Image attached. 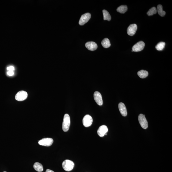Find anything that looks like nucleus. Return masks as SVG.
I'll return each mask as SVG.
<instances>
[{
	"mask_svg": "<svg viewBox=\"0 0 172 172\" xmlns=\"http://www.w3.org/2000/svg\"><path fill=\"white\" fill-rule=\"evenodd\" d=\"M53 141V139L51 138H44L39 141L38 143L40 145L49 147L52 145Z\"/></svg>",
	"mask_w": 172,
	"mask_h": 172,
	"instance_id": "423d86ee",
	"label": "nucleus"
},
{
	"mask_svg": "<svg viewBox=\"0 0 172 172\" xmlns=\"http://www.w3.org/2000/svg\"><path fill=\"white\" fill-rule=\"evenodd\" d=\"M128 10V7L126 5H122L117 9V11L119 13L124 14Z\"/></svg>",
	"mask_w": 172,
	"mask_h": 172,
	"instance_id": "a211bd4d",
	"label": "nucleus"
},
{
	"mask_svg": "<svg viewBox=\"0 0 172 172\" xmlns=\"http://www.w3.org/2000/svg\"><path fill=\"white\" fill-rule=\"evenodd\" d=\"M157 12L159 15L163 17L166 14V12L163 10V8L162 5H159L157 6Z\"/></svg>",
	"mask_w": 172,
	"mask_h": 172,
	"instance_id": "f3484780",
	"label": "nucleus"
},
{
	"mask_svg": "<svg viewBox=\"0 0 172 172\" xmlns=\"http://www.w3.org/2000/svg\"><path fill=\"white\" fill-rule=\"evenodd\" d=\"M70 124V118L69 115L66 114L63 118L62 128L64 132H67L69 129Z\"/></svg>",
	"mask_w": 172,
	"mask_h": 172,
	"instance_id": "f257e3e1",
	"label": "nucleus"
},
{
	"mask_svg": "<svg viewBox=\"0 0 172 172\" xmlns=\"http://www.w3.org/2000/svg\"><path fill=\"white\" fill-rule=\"evenodd\" d=\"M91 15L90 13H87L83 15L79 20V24L80 25H83L87 23L90 20Z\"/></svg>",
	"mask_w": 172,
	"mask_h": 172,
	"instance_id": "6e6552de",
	"label": "nucleus"
},
{
	"mask_svg": "<svg viewBox=\"0 0 172 172\" xmlns=\"http://www.w3.org/2000/svg\"><path fill=\"white\" fill-rule=\"evenodd\" d=\"M34 168L36 171L41 172L43 171V169L42 165L39 162H36L34 163L33 166Z\"/></svg>",
	"mask_w": 172,
	"mask_h": 172,
	"instance_id": "4468645a",
	"label": "nucleus"
},
{
	"mask_svg": "<svg viewBox=\"0 0 172 172\" xmlns=\"http://www.w3.org/2000/svg\"><path fill=\"white\" fill-rule=\"evenodd\" d=\"M28 96V93L24 91H21L16 94L15 98L17 101H22L26 99Z\"/></svg>",
	"mask_w": 172,
	"mask_h": 172,
	"instance_id": "20e7f679",
	"label": "nucleus"
},
{
	"mask_svg": "<svg viewBox=\"0 0 172 172\" xmlns=\"http://www.w3.org/2000/svg\"><path fill=\"white\" fill-rule=\"evenodd\" d=\"M166 43L164 42H160L158 43L155 47L156 49L158 51H162L164 48Z\"/></svg>",
	"mask_w": 172,
	"mask_h": 172,
	"instance_id": "aec40b11",
	"label": "nucleus"
},
{
	"mask_svg": "<svg viewBox=\"0 0 172 172\" xmlns=\"http://www.w3.org/2000/svg\"><path fill=\"white\" fill-rule=\"evenodd\" d=\"M7 75L9 76H13L14 74V72L12 71H9L7 72Z\"/></svg>",
	"mask_w": 172,
	"mask_h": 172,
	"instance_id": "5701e85b",
	"label": "nucleus"
},
{
	"mask_svg": "<svg viewBox=\"0 0 172 172\" xmlns=\"http://www.w3.org/2000/svg\"><path fill=\"white\" fill-rule=\"evenodd\" d=\"M93 96L95 101L97 105L100 106L102 105L103 104V101L101 93L98 92L96 91L94 92Z\"/></svg>",
	"mask_w": 172,
	"mask_h": 172,
	"instance_id": "1a4fd4ad",
	"label": "nucleus"
},
{
	"mask_svg": "<svg viewBox=\"0 0 172 172\" xmlns=\"http://www.w3.org/2000/svg\"><path fill=\"white\" fill-rule=\"evenodd\" d=\"M138 120L139 124L142 128L144 129H147L148 127V124L145 115L142 114L139 115Z\"/></svg>",
	"mask_w": 172,
	"mask_h": 172,
	"instance_id": "7ed1b4c3",
	"label": "nucleus"
},
{
	"mask_svg": "<svg viewBox=\"0 0 172 172\" xmlns=\"http://www.w3.org/2000/svg\"><path fill=\"white\" fill-rule=\"evenodd\" d=\"M101 44L102 46L105 48H109L111 46V43L109 39L105 38L101 42Z\"/></svg>",
	"mask_w": 172,
	"mask_h": 172,
	"instance_id": "2eb2a0df",
	"label": "nucleus"
},
{
	"mask_svg": "<svg viewBox=\"0 0 172 172\" xmlns=\"http://www.w3.org/2000/svg\"><path fill=\"white\" fill-rule=\"evenodd\" d=\"M85 46L88 50L92 51H95L97 48L96 43L93 42H87L85 44Z\"/></svg>",
	"mask_w": 172,
	"mask_h": 172,
	"instance_id": "f8f14e48",
	"label": "nucleus"
},
{
	"mask_svg": "<svg viewBox=\"0 0 172 172\" xmlns=\"http://www.w3.org/2000/svg\"><path fill=\"white\" fill-rule=\"evenodd\" d=\"M108 128L106 126L103 125L101 126L97 130V134L99 136L101 137H103L105 135V134L108 132Z\"/></svg>",
	"mask_w": 172,
	"mask_h": 172,
	"instance_id": "9b49d317",
	"label": "nucleus"
},
{
	"mask_svg": "<svg viewBox=\"0 0 172 172\" xmlns=\"http://www.w3.org/2000/svg\"><path fill=\"white\" fill-rule=\"evenodd\" d=\"M93 122V118L90 115H86L83 119V125L86 127L90 126L91 125Z\"/></svg>",
	"mask_w": 172,
	"mask_h": 172,
	"instance_id": "0eeeda50",
	"label": "nucleus"
},
{
	"mask_svg": "<svg viewBox=\"0 0 172 172\" xmlns=\"http://www.w3.org/2000/svg\"><path fill=\"white\" fill-rule=\"evenodd\" d=\"M46 172H54V171H52V170H50V169H47V170H46Z\"/></svg>",
	"mask_w": 172,
	"mask_h": 172,
	"instance_id": "b1692460",
	"label": "nucleus"
},
{
	"mask_svg": "<svg viewBox=\"0 0 172 172\" xmlns=\"http://www.w3.org/2000/svg\"><path fill=\"white\" fill-rule=\"evenodd\" d=\"M6 172V171H4V172Z\"/></svg>",
	"mask_w": 172,
	"mask_h": 172,
	"instance_id": "393cba45",
	"label": "nucleus"
},
{
	"mask_svg": "<svg viewBox=\"0 0 172 172\" xmlns=\"http://www.w3.org/2000/svg\"><path fill=\"white\" fill-rule=\"evenodd\" d=\"M118 107L121 114L124 116H126L127 115V108L124 104L123 103H119Z\"/></svg>",
	"mask_w": 172,
	"mask_h": 172,
	"instance_id": "ddd939ff",
	"label": "nucleus"
},
{
	"mask_svg": "<svg viewBox=\"0 0 172 172\" xmlns=\"http://www.w3.org/2000/svg\"><path fill=\"white\" fill-rule=\"evenodd\" d=\"M62 166L63 169L65 171H70L73 169L74 163L72 161L69 160H66L63 162Z\"/></svg>",
	"mask_w": 172,
	"mask_h": 172,
	"instance_id": "f03ea898",
	"label": "nucleus"
},
{
	"mask_svg": "<svg viewBox=\"0 0 172 172\" xmlns=\"http://www.w3.org/2000/svg\"><path fill=\"white\" fill-rule=\"evenodd\" d=\"M103 13L104 20L108 21H110L111 19V17L108 12L105 10H103Z\"/></svg>",
	"mask_w": 172,
	"mask_h": 172,
	"instance_id": "6ab92c4d",
	"label": "nucleus"
},
{
	"mask_svg": "<svg viewBox=\"0 0 172 172\" xmlns=\"http://www.w3.org/2000/svg\"><path fill=\"white\" fill-rule=\"evenodd\" d=\"M137 74L141 78H144L148 76V72L146 70H141L138 72Z\"/></svg>",
	"mask_w": 172,
	"mask_h": 172,
	"instance_id": "dca6fc26",
	"label": "nucleus"
},
{
	"mask_svg": "<svg viewBox=\"0 0 172 172\" xmlns=\"http://www.w3.org/2000/svg\"><path fill=\"white\" fill-rule=\"evenodd\" d=\"M157 13V10L156 8L155 7H153L149 9L148 11L147 12V15L149 16L153 15L156 14Z\"/></svg>",
	"mask_w": 172,
	"mask_h": 172,
	"instance_id": "412c9836",
	"label": "nucleus"
},
{
	"mask_svg": "<svg viewBox=\"0 0 172 172\" xmlns=\"http://www.w3.org/2000/svg\"><path fill=\"white\" fill-rule=\"evenodd\" d=\"M137 29V26L136 24H132L128 27L127 29V33L129 36H134L136 33Z\"/></svg>",
	"mask_w": 172,
	"mask_h": 172,
	"instance_id": "9d476101",
	"label": "nucleus"
},
{
	"mask_svg": "<svg viewBox=\"0 0 172 172\" xmlns=\"http://www.w3.org/2000/svg\"><path fill=\"white\" fill-rule=\"evenodd\" d=\"M7 70L8 71H13L14 70V67L13 66H10L7 68Z\"/></svg>",
	"mask_w": 172,
	"mask_h": 172,
	"instance_id": "4be33fe9",
	"label": "nucleus"
},
{
	"mask_svg": "<svg viewBox=\"0 0 172 172\" xmlns=\"http://www.w3.org/2000/svg\"><path fill=\"white\" fill-rule=\"evenodd\" d=\"M145 44L143 41L138 42L133 46L132 51L134 52H137L142 51L144 49Z\"/></svg>",
	"mask_w": 172,
	"mask_h": 172,
	"instance_id": "39448f33",
	"label": "nucleus"
}]
</instances>
